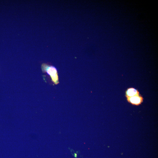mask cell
<instances>
[{
  "label": "cell",
  "instance_id": "1",
  "mask_svg": "<svg viewBox=\"0 0 158 158\" xmlns=\"http://www.w3.org/2000/svg\"><path fill=\"white\" fill-rule=\"evenodd\" d=\"M42 70L46 71L51 77L53 81L55 84L58 83V79L57 71L54 66L48 65L45 63L42 65Z\"/></svg>",
  "mask_w": 158,
  "mask_h": 158
},
{
  "label": "cell",
  "instance_id": "3",
  "mask_svg": "<svg viewBox=\"0 0 158 158\" xmlns=\"http://www.w3.org/2000/svg\"><path fill=\"white\" fill-rule=\"evenodd\" d=\"M140 95L138 90L133 88H128L126 91V97H131Z\"/></svg>",
  "mask_w": 158,
  "mask_h": 158
},
{
  "label": "cell",
  "instance_id": "4",
  "mask_svg": "<svg viewBox=\"0 0 158 158\" xmlns=\"http://www.w3.org/2000/svg\"><path fill=\"white\" fill-rule=\"evenodd\" d=\"M74 156L75 157H76L77 156V155L75 153L74 154Z\"/></svg>",
  "mask_w": 158,
  "mask_h": 158
},
{
  "label": "cell",
  "instance_id": "2",
  "mask_svg": "<svg viewBox=\"0 0 158 158\" xmlns=\"http://www.w3.org/2000/svg\"><path fill=\"white\" fill-rule=\"evenodd\" d=\"M126 98L128 102L133 105H139L143 101V98L140 95Z\"/></svg>",
  "mask_w": 158,
  "mask_h": 158
}]
</instances>
